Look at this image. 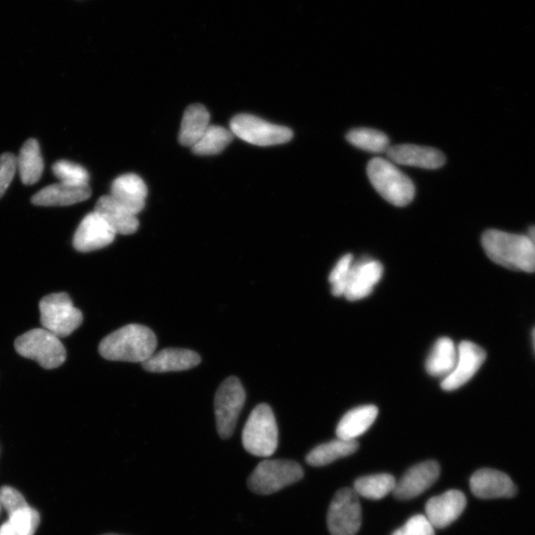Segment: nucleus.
<instances>
[{"label": "nucleus", "mask_w": 535, "mask_h": 535, "mask_svg": "<svg viewBox=\"0 0 535 535\" xmlns=\"http://www.w3.org/2000/svg\"><path fill=\"white\" fill-rule=\"evenodd\" d=\"M157 344L149 327L128 324L104 338L98 352L111 362L144 363L155 353Z\"/></svg>", "instance_id": "nucleus-1"}, {"label": "nucleus", "mask_w": 535, "mask_h": 535, "mask_svg": "<svg viewBox=\"0 0 535 535\" xmlns=\"http://www.w3.org/2000/svg\"><path fill=\"white\" fill-rule=\"evenodd\" d=\"M487 256L510 270L535 272V246L528 234H514L490 229L482 236Z\"/></svg>", "instance_id": "nucleus-2"}, {"label": "nucleus", "mask_w": 535, "mask_h": 535, "mask_svg": "<svg viewBox=\"0 0 535 535\" xmlns=\"http://www.w3.org/2000/svg\"><path fill=\"white\" fill-rule=\"evenodd\" d=\"M371 183L383 198L391 204L406 206L414 198V185L394 163L383 158L371 160L367 166Z\"/></svg>", "instance_id": "nucleus-3"}, {"label": "nucleus", "mask_w": 535, "mask_h": 535, "mask_svg": "<svg viewBox=\"0 0 535 535\" xmlns=\"http://www.w3.org/2000/svg\"><path fill=\"white\" fill-rule=\"evenodd\" d=\"M278 425L272 409L262 403L251 412L243 433L246 451L258 457H269L278 447Z\"/></svg>", "instance_id": "nucleus-4"}, {"label": "nucleus", "mask_w": 535, "mask_h": 535, "mask_svg": "<svg viewBox=\"0 0 535 535\" xmlns=\"http://www.w3.org/2000/svg\"><path fill=\"white\" fill-rule=\"evenodd\" d=\"M43 329L57 337H67L79 329L84 321L83 313L74 307L68 293H51L39 304Z\"/></svg>", "instance_id": "nucleus-5"}, {"label": "nucleus", "mask_w": 535, "mask_h": 535, "mask_svg": "<svg viewBox=\"0 0 535 535\" xmlns=\"http://www.w3.org/2000/svg\"><path fill=\"white\" fill-rule=\"evenodd\" d=\"M15 347L19 355L35 360L44 369L58 368L67 357L60 338L45 329L22 334L15 341Z\"/></svg>", "instance_id": "nucleus-6"}, {"label": "nucleus", "mask_w": 535, "mask_h": 535, "mask_svg": "<svg viewBox=\"0 0 535 535\" xmlns=\"http://www.w3.org/2000/svg\"><path fill=\"white\" fill-rule=\"evenodd\" d=\"M303 477L301 465L291 461L261 462L248 479V487L259 495H270L297 483Z\"/></svg>", "instance_id": "nucleus-7"}, {"label": "nucleus", "mask_w": 535, "mask_h": 535, "mask_svg": "<svg viewBox=\"0 0 535 535\" xmlns=\"http://www.w3.org/2000/svg\"><path fill=\"white\" fill-rule=\"evenodd\" d=\"M246 394L242 381L236 377L227 378L218 388L214 398V411L218 434L223 440L233 434Z\"/></svg>", "instance_id": "nucleus-8"}, {"label": "nucleus", "mask_w": 535, "mask_h": 535, "mask_svg": "<svg viewBox=\"0 0 535 535\" xmlns=\"http://www.w3.org/2000/svg\"><path fill=\"white\" fill-rule=\"evenodd\" d=\"M231 130L234 136L261 147L285 144L293 135L288 127L270 124L251 114L236 115L232 120Z\"/></svg>", "instance_id": "nucleus-9"}, {"label": "nucleus", "mask_w": 535, "mask_h": 535, "mask_svg": "<svg viewBox=\"0 0 535 535\" xmlns=\"http://www.w3.org/2000/svg\"><path fill=\"white\" fill-rule=\"evenodd\" d=\"M362 522V506L355 490L349 488L338 490L327 515L332 535H356Z\"/></svg>", "instance_id": "nucleus-10"}, {"label": "nucleus", "mask_w": 535, "mask_h": 535, "mask_svg": "<svg viewBox=\"0 0 535 535\" xmlns=\"http://www.w3.org/2000/svg\"><path fill=\"white\" fill-rule=\"evenodd\" d=\"M487 354L483 348L471 342H463L457 347V360L452 372L442 379L441 388L451 391L463 387L482 367Z\"/></svg>", "instance_id": "nucleus-11"}, {"label": "nucleus", "mask_w": 535, "mask_h": 535, "mask_svg": "<svg viewBox=\"0 0 535 535\" xmlns=\"http://www.w3.org/2000/svg\"><path fill=\"white\" fill-rule=\"evenodd\" d=\"M116 233L104 218L95 211L87 214L81 223L74 236V247L80 253L92 251L111 245Z\"/></svg>", "instance_id": "nucleus-12"}, {"label": "nucleus", "mask_w": 535, "mask_h": 535, "mask_svg": "<svg viewBox=\"0 0 535 535\" xmlns=\"http://www.w3.org/2000/svg\"><path fill=\"white\" fill-rule=\"evenodd\" d=\"M383 265L377 260L366 258L353 263L343 297L352 302L367 298L383 277Z\"/></svg>", "instance_id": "nucleus-13"}, {"label": "nucleus", "mask_w": 535, "mask_h": 535, "mask_svg": "<svg viewBox=\"0 0 535 535\" xmlns=\"http://www.w3.org/2000/svg\"><path fill=\"white\" fill-rule=\"evenodd\" d=\"M441 475L438 462L425 461L413 466L396 484L394 496L400 500L416 498L430 489Z\"/></svg>", "instance_id": "nucleus-14"}, {"label": "nucleus", "mask_w": 535, "mask_h": 535, "mask_svg": "<svg viewBox=\"0 0 535 535\" xmlns=\"http://www.w3.org/2000/svg\"><path fill=\"white\" fill-rule=\"evenodd\" d=\"M466 504V497L461 490H447L446 493L433 497L428 501L425 506V517L434 529H444L462 515Z\"/></svg>", "instance_id": "nucleus-15"}, {"label": "nucleus", "mask_w": 535, "mask_h": 535, "mask_svg": "<svg viewBox=\"0 0 535 535\" xmlns=\"http://www.w3.org/2000/svg\"><path fill=\"white\" fill-rule=\"evenodd\" d=\"M472 493L480 499L511 498L517 487L505 473L494 469H481L471 480Z\"/></svg>", "instance_id": "nucleus-16"}, {"label": "nucleus", "mask_w": 535, "mask_h": 535, "mask_svg": "<svg viewBox=\"0 0 535 535\" xmlns=\"http://www.w3.org/2000/svg\"><path fill=\"white\" fill-rule=\"evenodd\" d=\"M201 363V357L188 349L167 348L153 354L145 362L144 368L152 373L181 372Z\"/></svg>", "instance_id": "nucleus-17"}, {"label": "nucleus", "mask_w": 535, "mask_h": 535, "mask_svg": "<svg viewBox=\"0 0 535 535\" xmlns=\"http://www.w3.org/2000/svg\"><path fill=\"white\" fill-rule=\"evenodd\" d=\"M389 160L401 165L435 170L445 163V156L440 150L411 144L390 147L387 151Z\"/></svg>", "instance_id": "nucleus-18"}, {"label": "nucleus", "mask_w": 535, "mask_h": 535, "mask_svg": "<svg viewBox=\"0 0 535 535\" xmlns=\"http://www.w3.org/2000/svg\"><path fill=\"white\" fill-rule=\"evenodd\" d=\"M147 194L146 183L135 173L123 174L112 184L113 198L134 215L144 211Z\"/></svg>", "instance_id": "nucleus-19"}, {"label": "nucleus", "mask_w": 535, "mask_h": 535, "mask_svg": "<svg viewBox=\"0 0 535 535\" xmlns=\"http://www.w3.org/2000/svg\"><path fill=\"white\" fill-rule=\"evenodd\" d=\"M90 185L54 183L42 189L32 198V203L39 206H68L90 199Z\"/></svg>", "instance_id": "nucleus-20"}, {"label": "nucleus", "mask_w": 535, "mask_h": 535, "mask_svg": "<svg viewBox=\"0 0 535 535\" xmlns=\"http://www.w3.org/2000/svg\"><path fill=\"white\" fill-rule=\"evenodd\" d=\"M94 211L104 218L116 234L131 235L138 231L139 222L136 215L117 203L111 194L102 196L97 201Z\"/></svg>", "instance_id": "nucleus-21"}, {"label": "nucleus", "mask_w": 535, "mask_h": 535, "mask_svg": "<svg viewBox=\"0 0 535 535\" xmlns=\"http://www.w3.org/2000/svg\"><path fill=\"white\" fill-rule=\"evenodd\" d=\"M378 408L372 405L362 406L349 411L338 423L337 439L356 441L372 427L378 417Z\"/></svg>", "instance_id": "nucleus-22"}, {"label": "nucleus", "mask_w": 535, "mask_h": 535, "mask_svg": "<svg viewBox=\"0 0 535 535\" xmlns=\"http://www.w3.org/2000/svg\"><path fill=\"white\" fill-rule=\"evenodd\" d=\"M211 115L203 104H192L183 114L179 141L183 146L193 147L210 127Z\"/></svg>", "instance_id": "nucleus-23"}, {"label": "nucleus", "mask_w": 535, "mask_h": 535, "mask_svg": "<svg viewBox=\"0 0 535 535\" xmlns=\"http://www.w3.org/2000/svg\"><path fill=\"white\" fill-rule=\"evenodd\" d=\"M457 360V347L449 337H441L435 342L425 363L428 373L433 377L449 376Z\"/></svg>", "instance_id": "nucleus-24"}, {"label": "nucleus", "mask_w": 535, "mask_h": 535, "mask_svg": "<svg viewBox=\"0 0 535 535\" xmlns=\"http://www.w3.org/2000/svg\"><path fill=\"white\" fill-rule=\"evenodd\" d=\"M17 170L21 182L26 185L36 183L44 171V162L38 141L29 139L22 146L17 157Z\"/></svg>", "instance_id": "nucleus-25"}, {"label": "nucleus", "mask_w": 535, "mask_h": 535, "mask_svg": "<svg viewBox=\"0 0 535 535\" xmlns=\"http://www.w3.org/2000/svg\"><path fill=\"white\" fill-rule=\"evenodd\" d=\"M358 447L356 441L337 439L315 447L307 456V462L315 467L329 465L341 458L355 453Z\"/></svg>", "instance_id": "nucleus-26"}, {"label": "nucleus", "mask_w": 535, "mask_h": 535, "mask_svg": "<svg viewBox=\"0 0 535 535\" xmlns=\"http://www.w3.org/2000/svg\"><path fill=\"white\" fill-rule=\"evenodd\" d=\"M232 130L222 126L210 125L203 137L192 147L196 155L210 156L220 154L233 141Z\"/></svg>", "instance_id": "nucleus-27"}, {"label": "nucleus", "mask_w": 535, "mask_h": 535, "mask_svg": "<svg viewBox=\"0 0 535 535\" xmlns=\"http://www.w3.org/2000/svg\"><path fill=\"white\" fill-rule=\"evenodd\" d=\"M396 479L390 474L364 476L356 480L354 490L358 496L381 500L394 492Z\"/></svg>", "instance_id": "nucleus-28"}, {"label": "nucleus", "mask_w": 535, "mask_h": 535, "mask_svg": "<svg viewBox=\"0 0 535 535\" xmlns=\"http://www.w3.org/2000/svg\"><path fill=\"white\" fill-rule=\"evenodd\" d=\"M39 523L38 511L27 507L9 516L8 521L0 527V535H35Z\"/></svg>", "instance_id": "nucleus-29"}, {"label": "nucleus", "mask_w": 535, "mask_h": 535, "mask_svg": "<svg viewBox=\"0 0 535 535\" xmlns=\"http://www.w3.org/2000/svg\"><path fill=\"white\" fill-rule=\"evenodd\" d=\"M349 144L359 149L373 153L387 152L390 141L381 131L371 128H356L346 136Z\"/></svg>", "instance_id": "nucleus-30"}, {"label": "nucleus", "mask_w": 535, "mask_h": 535, "mask_svg": "<svg viewBox=\"0 0 535 535\" xmlns=\"http://www.w3.org/2000/svg\"><path fill=\"white\" fill-rule=\"evenodd\" d=\"M52 170L60 183L71 185H89V172L79 163L61 160L54 163Z\"/></svg>", "instance_id": "nucleus-31"}, {"label": "nucleus", "mask_w": 535, "mask_h": 535, "mask_svg": "<svg viewBox=\"0 0 535 535\" xmlns=\"http://www.w3.org/2000/svg\"><path fill=\"white\" fill-rule=\"evenodd\" d=\"M353 263V255L346 254L337 262L332 271L329 280L332 285V292L335 297L343 296L349 272H351Z\"/></svg>", "instance_id": "nucleus-32"}, {"label": "nucleus", "mask_w": 535, "mask_h": 535, "mask_svg": "<svg viewBox=\"0 0 535 535\" xmlns=\"http://www.w3.org/2000/svg\"><path fill=\"white\" fill-rule=\"evenodd\" d=\"M17 170V157L13 153L0 155V198L7 191L13 182Z\"/></svg>", "instance_id": "nucleus-33"}, {"label": "nucleus", "mask_w": 535, "mask_h": 535, "mask_svg": "<svg viewBox=\"0 0 535 535\" xmlns=\"http://www.w3.org/2000/svg\"><path fill=\"white\" fill-rule=\"evenodd\" d=\"M0 503L6 510L8 517L29 507L25 497L17 490L7 486L0 489Z\"/></svg>", "instance_id": "nucleus-34"}, {"label": "nucleus", "mask_w": 535, "mask_h": 535, "mask_svg": "<svg viewBox=\"0 0 535 535\" xmlns=\"http://www.w3.org/2000/svg\"><path fill=\"white\" fill-rule=\"evenodd\" d=\"M391 535H435L434 528L427 517L418 515L411 518L405 526Z\"/></svg>", "instance_id": "nucleus-35"}, {"label": "nucleus", "mask_w": 535, "mask_h": 535, "mask_svg": "<svg viewBox=\"0 0 535 535\" xmlns=\"http://www.w3.org/2000/svg\"><path fill=\"white\" fill-rule=\"evenodd\" d=\"M529 237L531 239V242L533 243L534 246H535V226H531L529 229V233H528Z\"/></svg>", "instance_id": "nucleus-36"}, {"label": "nucleus", "mask_w": 535, "mask_h": 535, "mask_svg": "<svg viewBox=\"0 0 535 535\" xmlns=\"http://www.w3.org/2000/svg\"><path fill=\"white\" fill-rule=\"evenodd\" d=\"M533 346H534V351H535V336H533Z\"/></svg>", "instance_id": "nucleus-37"}, {"label": "nucleus", "mask_w": 535, "mask_h": 535, "mask_svg": "<svg viewBox=\"0 0 535 535\" xmlns=\"http://www.w3.org/2000/svg\"><path fill=\"white\" fill-rule=\"evenodd\" d=\"M104 535H118V534H104Z\"/></svg>", "instance_id": "nucleus-38"}, {"label": "nucleus", "mask_w": 535, "mask_h": 535, "mask_svg": "<svg viewBox=\"0 0 535 535\" xmlns=\"http://www.w3.org/2000/svg\"><path fill=\"white\" fill-rule=\"evenodd\" d=\"M533 336H535V330H534V332H533Z\"/></svg>", "instance_id": "nucleus-39"}]
</instances>
